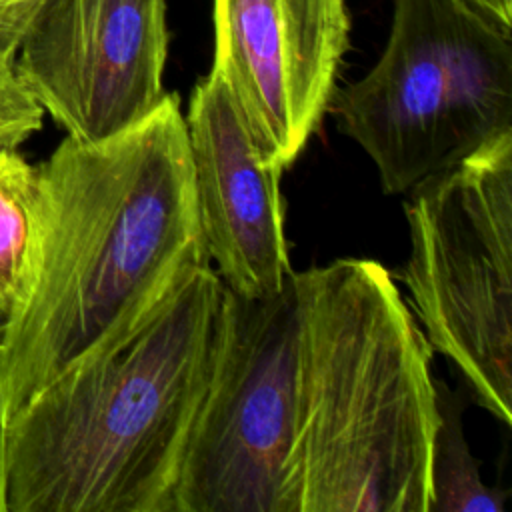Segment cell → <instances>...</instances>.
Returning <instances> with one entry per match:
<instances>
[{
  "mask_svg": "<svg viewBox=\"0 0 512 512\" xmlns=\"http://www.w3.org/2000/svg\"><path fill=\"white\" fill-rule=\"evenodd\" d=\"M36 170L26 282L0 336V424L208 260L176 92L116 136H64Z\"/></svg>",
  "mask_w": 512,
  "mask_h": 512,
  "instance_id": "cell-1",
  "label": "cell"
},
{
  "mask_svg": "<svg viewBox=\"0 0 512 512\" xmlns=\"http://www.w3.org/2000/svg\"><path fill=\"white\" fill-rule=\"evenodd\" d=\"M226 286L192 262L0 424V512H172L222 336Z\"/></svg>",
  "mask_w": 512,
  "mask_h": 512,
  "instance_id": "cell-2",
  "label": "cell"
},
{
  "mask_svg": "<svg viewBox=\"0 0 512 512\" xmlns=\"http://www.w3.org/2000/svg\"><path fill=\"white\" fill-rule=\"evenodd\" d=\"M296 286L300 512H430L434 350L394 276L338 258Z\"/></svg>",
  "mask_w": 512,
  "mask_h": 512,
  "instance_id": "cell-3",
  "label": "cell"
},
{
  "mask_svg": "<svg viewBox=\"0 0 512 512\" xmlns=\"http://www.w3.org/2000/svg\"><path fill=\"white\" fill-rule=\"evenodd\" d=\"M328 112L408 194L512 132V24L472 0H394L388 42Z\"/></svg>",
  "mask_w": 512,
  "mask_h": 512,
  "instance_id": "cell-4",
  "label": "cell"
},
{
  "mask_svg": "<svg viewBox=\"0 0 512 512\" xmlns=\"http://www.w3.org/2000/svg\"><path fill=\"white\" fill-rule=\"evenodd\" d=\"M402 282L430 348L512 424V132L408 192Z\"/></svg>",
  "mask_w": 512,
  "mask_h": 512,
  "instance_id": "cell-5",
  "label": "cell"
},
{
  "mask_svg": "<svg viewBox=\"0 0 512 512\" xmlns=\"http://www.w3.org/2000/svg\"><path fill=\"white\" fill-rule=\"evenodd\" d=\"M300 428L294 272L270 296L226 292L220 346L186 440L172 512H300Z\"/></svg>",
  "mask_w": 512,
  "mask_h": 512,
  "instance_id": "cell-6",
  "label": "cell"
},
{
  "mask_svg": "<svg viewBox=\"0 0 512 512\" xmlns=\"http://www.w3.org/2000/svg\"><path fill=\"white\" fill-rule=\"evenodd\" d=\"M166 0H46L14 68L66 136L98 142L166 96Z\"/></svg>",
  "mask_w": 512,
  "mask_h": 512,
  "instance_id": "cell-7",
  "label": "cell"
},
{
  "mask_svg": "<svg viewBox=\"0 0 512 512\" xmlns=\"http://www.w3.org/2000/svg\"><path fill=\"white\" fill-rule=\"evenodd\" d=\"M350 46L346 0H214V62L264 162L284 170L320 128Z\"/></svg>",
  "mask_w": 512,
  "mask_h": 512,
  "instance_id": "cell-8",
  "label": "cell"
},
{
  "mask_svg": "<svg viewBox=\"0 0 512 512\" xmlns=\"http://www.w3.org/2000/svg\"><path fill=\"white\" fill-rule=\"evenodd\" d=\"M184 124L210 266L238 296L276 294L294 274L280 196L284 170L264 162L230 82L214 66L194 86Z\"/></svg>",
  "mask_w": 512,
  "mask_h": 512,
  "instance_id": "cell-9",
  "label": "cell"
},
{
  "mask_svg": "<svg viewBox=\"0 0 512 512\" xmlns=\"http://www.w3.org/2000/svg\"><path fill=\"white\" fill-rule=\"evenodd\" d=\"M438 424L430 458V512H504L508 494L482 482L462 426V400L436 380Z\"/></svg>",
  "mask_w": 512,
  "mask_h": 512,
  "instance_id": "cell-10",
  "label": "cell"
},
{
  "mask_svg": "<svg viewBox=\"0 0 512 512\" xmlns=\"http://www.w3.org/2000/svg\"><path fill=\"white\" fill-rule=\"evenodd\" d=\"M38 170L20 150L0 154V304H16L28 272ZM8 318V316H6Z\"/></svg>",
  "mask_w": 512,
  "mask_h": 512,
  "instance_id": "cell-11",
  "label": "cell"
},
{
  "mask_svg": "<svg viewBox=\"0 0 512 512\" xmlns=\"http://www.w3.org/2000/svg\"><path fill=\"white\" fill-rule=\"evenodd\" d=\"M44 110L16 74L14 60H0V154L20 146L42 130Z\"/></svg>",
  "mask_w": 512,
  "mask_h": 512,
  "instance_id": "cell-12",
  "label": "cell"
},
{
  "mask_svg": "<svg viewBox=\"0 0 512 512\" xmlns=\"http://www.w3.org/2000/svg\"><path fill=\"white\" fill-rule=\"evenodd\" d=\"M46 0H0V60H14Z\"/></svg>",
  "mask_w": 512,
  "mask_h": 512,
  "instance_id": "cell-13",
  "label": "cell"
},
{
  "mask_svg": "<svg viewBox=\"0 0 512 512\" xmlns=\"http://www.w3.org/2000/svg\"><path fill=\"white\" fill-rule=\"evenodd\" d=\"M472 2L490 10L492 14L502 18L504 22L512 24V0H472Z\"/></svg>",
  "mask_w": 512,
  "mask_h": 512,
  "instance_id": "cell-14",
  "label": "cell"
},
{
  "mask_svg": "<svg viewBox=\"0 0 512 512\" xmlns=\"http://www.w3.org/2000/svg\"><path fill=\"white\" fill-rule=\"evenodd\" d=\"M6 316H8V312H6V308L0 304V336H2V330H4V324H6Z\"/></svg>",
  "mask_w": 512,
  "mask_h": 512,
  "instance_id": "cell-15",
  "label": "cell"
}]
</instances>
